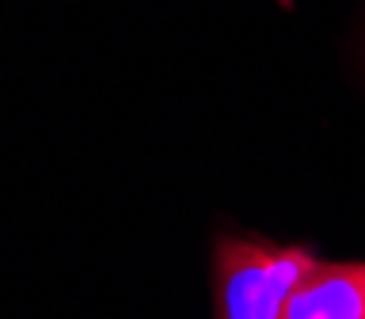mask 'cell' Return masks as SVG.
Segmentation results:
<instances>
[{
  "instance_id": "obj_2",
  "label": "cell",
  "mask_w": 365,
  "mask_h": 319,
  "mask_svg": "<svg viewBox=\"0 0 365 319\" xmlns=\"http://www.w3.org/2000/svg\"><path fill=\"white\" fill-rule=\"evenodd\" d=\"M282 319H365V262H316Z\"/></svg>"
},
{
  "instance_id": "obj_1",
  "label": "cell",
  "mask_w": 365,
  "mask_h": 319,
  "mask_svg": "<svg viewBox=\"0 0 365 319\" xmlns=\"http://www.w3.org/2000/svg\"><path fill=\"white\" fill-rule=\"evenodd\" d=\"M308 247L221 236L213 247L217 319H282L289 296L316 266Z\"/></svg>"
}]
</instances>
